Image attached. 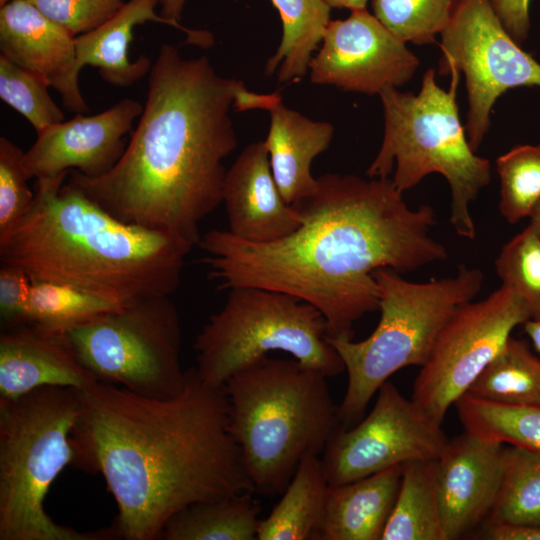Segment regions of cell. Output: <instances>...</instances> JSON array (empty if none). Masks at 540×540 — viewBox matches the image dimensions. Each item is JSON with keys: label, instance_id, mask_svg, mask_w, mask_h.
Returning <instances> with one entry per match:
<instances>
[{"label": "cell", "instance_id": "obj_33", "mask_svg": "<svg viewBox=\"0 0 540 540\" xmlns=\"http://www.w3.org/2000/svg\"><path fill=\"white\" fill-rule=\"evenodd\" d=\"M495 268L502 284L522 299L530 319L540 321V235L525 227L502 246Z\"/></svg>", "mask_w": 540, "mask_h": 540}, {"label": "cell", "instance_id": "obj_42", "mask_svg": "<svg viewBox=\"0 0 540 540\" xmlns=\"http://www.w3.org/2000/svg\"><path fill=\"white\" fill-rule=\"evenodd\" d=\"M330 7L348 8L352 10L364 9L368 0H324Z\"/></svg>", "mask_w": 540, "mask_h": 540}, {"label": "cell", "instance_id": "obj_1", "mask_svg": "<svg viewBox=\"0 0 540 540\" xmlns=\"http://www.w3.org/2000/svg\"><path fill=\"white\" fill-rule=\"evenodd\" d=\"M317 179L316 191L293 204L302 224L290 235L255 243L212 229L197 246L220 290L288 293L322 313L328 339H353L354 324L378 310L376 269L413 272L448 252L430 235L433 207H409L391 178L327 173Z\"/></svg>", "mask_w": 540, "mask_h": 540}, {"label": "cell", "instance_id": "obj_40", "mask_svg": "<svg viewBox=\"0 0 540 540\" xmlns=\"http://www.w3.org/2000/svg\"><path fill=\"white\" fill-rule=\"evenodd\" d=\"M482 536L490 540H540V526L485 521Z\"/></svg>", "mask_w": 540, "mask_h": 540}, {"label": "cell", "instance_id": "obj_11", "mask_svg": "<svg viewBox=\"0 0 540 540\" xmlns=\"http://www.w3.org/2000/svg\"><path fill=\"white\" fill-rule=\"evenodd\" d=\"M439 47L441 75L462 72L468 98L466 134L474 152L491 125L497 99L516 87H540V63L516 43L490 0H459Z\"/></svg>", "mask_w": 540, "mask_h": 540}, {"label": "cell", "instance_id": "obj_22", "mask_svg": "<svg viewBox=\"0 0 540 540\" xmlns=\"http://www.w3.org/2000/svg\"><path fill=\"white\" fill-rule=\"evenodd\" d=\"M158 4L159 0H129L112 18L76 36L77 69L80 71L85 65L96 67L107 83L118 87H129L150 72L149 58L140 56L131 61L128 46L137 25L155 22L173 27L156 13Z\"/></svg>", "mask_w": 540, "mask_h": 540}, {"label": "cell", "instance_id": "obj_6", "mask_svg": "<svg viewBox=\"0 0 540 540\" xmlns=\"http://www.w3.org/2000/svg\"><path fill=\"white\" fill-rule=\"evenodd\" d=\"M78 390L48 386L14 400L0 399V540H112L111 525L78 531L45 510L47 493L73 465L72 431Z\"/></svg>", "mask_w": 540, "mask_h": 540}, {"label": "cell", "instance_id": "obj_30", "mask_svg": "<svg viewBox=\"0 0 540 540\" xmlns=\"http://www.w3.org/2000/svg\"><path fill=\"white\" fill-rule=\"evenodd\" d=\"M120 308L122 306L80 289L31 278L27 325L47 337H55L100 314Z\"/></svg>", "mask_w": 540, "mask_h": 540}, {"label": "cell", "instance_id": "obj_14", "mask_svg": "<svg viewBox=\"0 0 540 540\" xmlns=\"http://www.w3.org/2000/svg\"><path fill=\"white\" fill-rule=\"evenodd\" d=\"M321 43L309 63L310 80L318 85L379 94L386 86L406 84L419 66L406 42L366 8L352 10L344 20H331Z\"/></svg>", "mask_w": 540, "mask_h": 540}, {"label": "cell", "instance_id": "obj_39", "mask_svg": "<svg viewBox=\"0 0 540 540\" xmlns=\"http://www.w3.org/2000/svg\"><path fill=\"white\" fill-rule=\"evenodd\" d=\"M186 0H159L160 15L172 23L173 27L181 30L187 36L185 43L201 48H209L214 43L213 35L206 30L189 29L182 26L179 21L182 16Z\"/></svg>", "mask_w": 540, "mask_h": 540}, {"label": "cell", "instance_id": "obj_29", "mask_svg": "<svg viewBox=\"0 0 540 540\" xmlns=\"http://www.w3.org/2000/svg\"><path fill=\"white\" fill-rule=\"evenodd\" d=\"M485 521L540 526V453L504 444L500 483Z\"/></svg>", "mask_w": 540, "mask_h": 540}, {"label": "cell", "instance_id": "obj_3", "mask_svg": "<svg viewBox=\"0 0 540 540\" xmlns=\"http://www.w3.org/2000/svg\"><path fill=\"white\" fill-rule=\"evenodd\" d=\"M280 98L219 76L206 56L186 59L163 44L121 158L99 177L71 171L68 182L125 223L197 246L200 223L222 203L223 161L237 146L231 106L268 111Z\"/></svg>", "mask_w": 540, "mask_h": 540}, {"label": "cell", "instance_id": "obj_28", "mask_svg": "<svg viewBox=\"0 0 540 540\" xmlns=\"http://www.w3.org/2000/svg\"><path fill=\"white\" fill-rule=\"evenodd\" d=\"M455 405L466 432L540 453V406L494 403L467 393Z\"/></svg>", "mask_w": 540, "mask_h": 540}, {"label": "cell", "instance_id": "obj_4", "mask_svg": "<svg viewBox=\"0 0 540 540\" xmlns=\"http://www.w3.org/2000/svg\"><path fill=\"white\" fill-rule=\"evenodd\" d=\"M69 172L36 179L28 212L0 236L1 264L122 307L171 296L194 246L119 220L65 183Z\"/></svg>", "mask_w": 540, "mask_h": 540}, {"label": "cell", "instance_id": "obj_16", "mask_svg": "<svg viewBox=\"0 0 540 540\" xmlns=\"http://www.w3.org/2000/svg\"><path fill=\"white\" fill-rule=\"evenodd\" d=\"M504 444L465 431L437 458V489L444 540L460 539L485 521L494 505Z\"/></svg>", "mask_w": 540, "mask_h": 540}, {"label": "cell", "instance_id": "obj_20", "mask_svg": "<svg viewBox=\"0 0 540 540\" xmlns=\"http://www.w3.org/2000/svg\"><path fill=\"white\" fill-rule=\"evenodd\" d=\"M268 111L270 126L264 141L271 170L283 199L293 205L316 191L318 179L312 176L311 164L329 147L334 127L309 119L282 100Z\"/></svg>", "mask_w": 540, "mask_h": 540}, {"label": "cell", "instance_id": "obj_36", "mask_svg": "<svg viewBox=\"0 0 540 540\" xmlns=\"http://www.w3.org/2000/svg\"><path fill=\"white\" fill-rule=\"evenodd\" d=\"M75 37L112 18L129 0H28Z\"/></svg>", "mask_w": 540, "mask_h": 540}, {"label": "cell", "instance_id": "obj_12", "mask_svg": "<svg viewBox=\"0 0 540 540\" xmlns=\"http://www.w3.org/2000/svg\"><path fill=\"white\" fill-rule=\"evenodd\" d=\"M528 320L524 302L505 284L481 301L459 306L414 381L413 403L441 425L448 409L504 347L514 328Z\"/></svg>", "mask_w": 540, "mask_h": 540}, {"label": "cell", "instance_id": "obj_32", "mask_svg": "<svg viewBox=\"0 0 540 540\" xmlns=\"http://www.w3.org/2000/svg\"><path fill=\"white\" fill-rule=\"evenodd\" d=\"M459 0H371L374 16L403 41L432 44L448 25Z\"/></svg>", "mask_w": 540, "mask_h": 540}, {"label": "cell", "instance_id": "obj_15", "mask_svg": "<svg viewBox=\"0 0 540 540\" xmlns=\"http://www.w3.org/2000/svg\"><path fill=\"white\" fill-rule=\"evenodd\" d=\"M143 108L138 101L125 98L102 113L77 114L46 128L25 152L29 178L49 177L71 169L92 178L104 175L124 153V137Z\"/></svg>", "mask_w": 540, "mask_h": 540}, {"label": "cell", "instance_id": "obj_9", "mask_svg": "<svg viewBox=\"0 0 540 540\" xmlns=\"http://www.w3.org/2000/svg\"><path fill=\"white\" fill-rule=\"evenodd\" d=\"M194 350L199 376L219 387L274 351L288 353L328 378L345 371L316 307L288 293L258 287L229 289L222 309L197 334Z\"/></svg>", "mask_w": 540, "mask_h": 540}, {"label": "cell", "instance_id": "obj_19", "mask_svg": "<svg viewBox=\"0 0 540 540\" xmlns=\"http://www.w3.org/2000/svg\"><path fill=\"white\" fill-rule=\"evenodd\" d=\"M97 381L62 343L31 325L0 335V399L14 400L48 386L80 391Z\"/></svg>", "mask_w": 540, "mask_h": 540}, {"label": "cell", "instance_id": "obj_26", "mask_svg": "<svg viewBox=\"0 0 540 540\" xmlns=\"http://www.w3.org/2000/svg\"><path fill=\"white\" fill-rule=\"evenodd\" d=\"M246 492L189 505L165 525L164 540H256L260 507Z\"/></svg>", "mask_w": 540, "mask_h": 540}, {"label": "cell", "instance_id": "obj_25", "mask_svg": "<svg viewBox=\"0 0 540 540\" xmlns=\"http://www.w3.org/2000/svg\"><path fill=\"white\" fill-rule=\"evenodd\" d=\"M278 10L283 34L276 52L265 64V75L277 71L279 83L301 80L312 53L322 42L331 7L324 0H271Z\"/></svg>", "mask_w": 540, "mask_h": 540}, {"label": "cell", "instance_id": "obj_37", "mask_svg": "<svg viewBox=\"0 0 540 540\" xmlns=\"http://www.w3.org/2000/svg\"><path fill=\"white\" fill-rule=\"evenodd\" d=\"M31 278L20 267L2 264L0 268V319L3 330L27 325Z\"/></svg>", "mask_w": 540, "mask_h": 540}, {"label": "cell", "instance_id": "obj_44", "mask_svg": "<svg viewBox=\"0 0 540 540\" xmlns=\"http://www.w3.org/2000/svg\"><path fill=\"white\" fill-rule=\"evenodd\" d=\"M12 0H0V7L4 6L6 3L10 2Z\"/></svg>", "mask_w": 540, "mask_h": 540}, {"label": "cell", "instance_id": "obj_34", "mask_svg": "<svg viewBox=\"0 0 540 540\" xmlns=\"http://www.w3.org/2000/svg\"><path fill=\"white\" fill-rule=\"evenodd\" d=\"M41 77L0 55V98L24 116L36 133L64 121V113Z\"/></svg>", "mask_w": 540, "mask_h": 540}, {"label": "cell", "instance_id": "obj_43", "mask_svg": "<svg viewBox=\"0 0 540 540\" xmlns=\"http://www.w3.org/2000/svg\"><path fill=\"white\" fill-rule=\"evenodd\" d=\"M529 225L540 235V202L529 217Z\"/></svg>", "mask_w": 540, "mask_h": 540}, {"label": "cell", "instance_id": "obj_41", "mask_svg": "<svg viewBox=\"0 0 540 540\" xmlns=\"http://www.w3.org/2000/svg\"><path fill=\"white\" fill-rule=\"evenodd\" d=\"M523 328L534 349L540 354V321L530 319L523 324Z\"/></svg>", "mask_w": 540, "mask_h": 540}, {"label": "cell", "instance_id": "obj_8", "mask_svg": "<svg viewBox=\"0 0 540 540\" xmlns=\"http://www.w3.org/2000/svg\"><path fill=\"white\" fill-rule=\"evenodd\" d=\"M380 319L364 340L328 339L343 361L347 389L337 409L338 425L351 427L379 388L398 370L422 367L442 328L459 306L480 292L483 273L465 264L453 277L411 282L390 268L373 272Z\"/></svg>", "mask_w": 540, "mask_h": 540}, {"label": "cell", "instance_id": "obj_23", "mask_svg": "<svg viewBox=\"0 0 540 540\" xmlns=\"http://www.w3.org/2000/svg\"><path fill=\"white\" fill-rule=\"evenodd\" d=\"M327 489L321 458L305 456L279 502L260 519L257 540H318Z\"/></svg>", "mask_w": 540, "mask_h": 540}, {"label": "cell", "instance_id": "obj_24", "mask_svg": "<svg viewBox=\"0 0 540 540\" xmlns=\"http://www.w3.org/2000/svg\"><path fill=\"white\" fill-rule=\"evenodd\" d=\"M381 540H444L437 489V459L403 464L397 497Z\"/></svg>", "mask_w": 540, "mask_h": 540}, {"label": "cell", "instance_id": "obj_27", "mask_svg": "<svg viewBox=\"0 0 540 540\" xmlns=\"http://www.w3.org/2000/svg\"><path fill=\"white\" fill-rule=\"evenodd\" d=\"M466 393L494 403L540 406V358L526 340L510 337Z\"/></svg>", "mask_w": 540, "mask_h": 540}, {"label": "cell", "instance_id": "obj_38", "mask_svg": "<svg viewBox=\"0 0 540 540\" xmlns=\"http://www.w3.org/2000/svg\"><path fill=\"white\" fill-rule=\"evenodd\" d=\"M490 3L512 39L522 45L530 30V0H490Z\"/></svg>", "mask_w": 540, "mask_h": 540}, {"label": "cell", "instance_id": "obj_21", "mask_svg": "<svg viewBox=\"0 0 540 540\" xmlns=\"http://www.w3.org/2000/svg\"><path fill=\"white\" fill-rule=\"evenodd\" d=\"M402 465L328 485L318 540H381L400 486Z\"/></svg>", "mask_w": 540, "mask_h": 540}, {"label": "cell", "instance_id": "obj_13", "mask_svg": "<svg viewBox=\"0 0 540 540\" xmlns=\"http://www.w3.org/2000/svg\"><path fill=\"white\" fill-rule=\"evenodd\" d=\"M371 412L348 428L337 427L322 452L328 485L354 481L408 461L437 459L448 439L441 425L386 381Z\"/></svg>", "mask_w": 540, "mask_h": 540}, {"label": "cell", "instance_id": "obj_18", "mask_svg": "<svg viewBox=\"0 0 540 540\" xmlns=\"http://www.w3.org/2000/svg\"><path fill=\"white\" fill-rule=\"evenodd\" d=\"M222 203L228 231L249 242L282 239L302 224L300 212L278 189L265 141L246 146L226 171Z\"/></svg>", "mask_w": 540, "mask_h": 540}, {"label": "cell", "instance_id": "obj_31", "mask_svg": "<svg viewBox=\"0 0 540 540\" xmlns=\"http://www.w3.org/2000/svg\"><path fill=\"white\" fill-rule=\"evenodd\" d=\"M499 210L509 224L529 218L540 202V144L519 145L496 160Z\"/></svg>", "mask_w": 540, "mask_h": 540}, {"label": "cell", "instance_id": "obj_10", "mask_svg": "<svg viewBox=\"0 0 540 540\" xmlns=\"http://www.w3.org/2000/svg\"><path fill=\"white\" fill-rule=\"evenodd\" d=\"M51 338L98 381L152 398L176 396L185 386L182 326L170 296L142 299Z\"/></svg>", "mask_w": 540, "mask_h": 540}, {"label": "cell", "instance_id": "obj_5", "mask_svg": "<svg viewBox=\"0 0 540 540\" xmlns=\"http://www.w3.org/2000/svg\"><path fill=\"white\" fill-rule=\"evenodd\" d=\"M327 378L295 359L265 356L225 382L229 431L254 492L283 493L302 459L322 454L339 426Z\"/></svg>", "mask_w": 540, "mask_h": 540}, {"label": "cell", "instance_id": "obj_35", "mask_svg": "<svg viewBox=\"0 0 540 540\" xmlns=\"http://www.w3.org/2000/svg\"><path fill=\"white\" fill-rule=\"evenodd\" d=\"M25 152L6 137L0 138V236L11 230L28 212L33 199L27 181Z\"/></svg>", "mask_w": 540, "mask_h": 540}, {"label": "cell", "instance_id": "obj_17", "mask_svg": "<svg viewBox=\"0 0 540 540\" xmlns=\"http://www.w3.org/2000/svg\"><path fill=\"white\" fill-rule=\"evenodd\" d=\"M0 50L57 90L68 110L89 112L78 83L75 36L28 0H12L0 8Z\"/></svg>", "mask_w": 540, "mask_h": 540}, {"label": "cell", "instance_id": "obj_2", "mask_svg": "<svg viewBox=\"0 0 540 540\" xmlns=\"http://www.w3.org/2000/svg\"><path fill=\"white\" fill-rule=\"evenodd\" d=\"M78 392L73 465L102 475L117 504L119 539H160L185 507L254 492L229 431L225 388L206 383L195 368L170 398L102 381Z\"/></svg>", "mask_w": 540, "mask_h": 540}, {"label": "cell", "instance_id": "obj_7", "mask_svg": "<svg viewBox=\"0 0 540 540\" xmlns=\"http://www.w3.org/2000/svg\"><path fill=\"white\" fill-rule=\"evenodd\" d=\"M459 76H451L450 89L436 82L428 69L417 94L386 86L378 94L383 106L384 134L379 151L366 171L369 178H391L400 193L429 174H441L451 190L450 223L463 238L474 239L476 228L470 204L490 183L491 164L476 155L462 126L456 90Z\"/></svg>", "mask_w": 540, "mask_h": 540}]
</instances>
